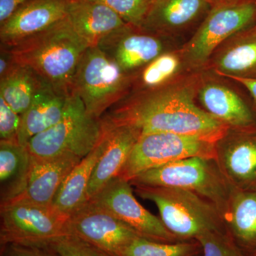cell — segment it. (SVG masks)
<instances>
[{"mask_svg":"<svg viewBox=\"0 0 256 256\" xmlns=\"http://www.w3.org/2000/svg\"><path fill=\"white\" fill-rule=\"evenodd\" d=\"M18 64L33 69L56 90L72 94L77 66L87 45L74 32L68 18L44 31L6 46Z\"/></svg>","mask_w":256,"mask_h":256,"instance_id":"2","label":"cell"},{"mask_svg":"<svg viewBox=\"0 0 256 256\" xmlns=\"http://www.w3.org/2000/svg\"><path fill=\"white\" fill-rule=\"evenodd\" d=\"M102 132L101 119L88 114L82 100L72 94L60 122L32 138L26 148L35 158L74 156L82 160L97 146Z\"/></svg>","mask_w":256,"mask_h":256,"instance_id":"6","label":"cell"},{"mask_svg":"<svg viewBox=\"0 0 256 256\" xmlns=\"http://www.w3.org/2000/svg\"><path fill=\"white\" fill-rule=\"evenodd\" d=\"M100 254L101 256H109L106 255V254H104V252H100Z\"/></svg>","mask_w":256,"mask_h":256,"instance_id":"38","label":"cell"},{"mask_svg":"<svg viewBox=\"0 0 256 256\" xmlns=\"http://www.w3.org/2000/svg\"><path fill=\"white\" fill-rule=\"evenodd\" d=\"M152 1H153V0H152Z\"/></svg>","mask_w":256,"mask_h":256,"instance_id":"39","label":"cell"},{"mask_svg":"<svg viewBox=\"0 0 256 256\" xmlns=\"http://www.w3.org/2000/svg\"><path fill=\"white\" fill-rule=\"evenodd\" d=\"M202 248L196 240L176 242H154L138 236L121 256H200Z\"/></svg>","mask_w":256,"mask_h":256,"instance_id":"27","label":"cell"},{"mask_svg":"<svg viewBox=\"0 0 256 256\" xmlns=\"http://www.w3.org/2000/svg\"><path fill=\"white\" fill-rule=\"evenodd\" d=\"M212 8L218 5H222L224 4H228V3L234 2L238 1V0H208Z\"/></svg>","mask_w":256,"mask_h":256,"instance_id":"36","label":"cell"},{"mask_svg":"<svg viewBox=\"0 0 256 256\" xmlns=\"http://www.w3.org/2000/svg\"><path fill=\"white\" fill-rule=\"evenodd\" d=\"M242 84L244 87L252 94L256 102V77L255 78H246V77L228 76Z\"/></svg>","mask_w":256,"mask_h":256,"instance_id":"35","label":"cell"},{"mask_svg":"<svg viewBox=\"0 0 256 256\" xmlns=\"http://www.w3.org/2000/svg\"><path fill=\"white\" fill-rule=\"evenodd\" d=\"M102 126L107 136V144L89 182L87 202L109 182L118 176L141 134L138 130L130 126H111L104 122Z\"/></svg>","mask_w":256,"mask_h":256,"instance_id":"16","label":"cell"},{"mask_svg":"<svg viewBox=\"0 0 256 256\" xmlns=\"http://www.w3.org/2000/svg\"><path fill=\"white\" fill-rule=\"evenodd\" d=\"M248 256H256V250L255 252H252V254H250V255H248Z\"/></svg>","mask_w":256,"mask_h":256,"instance_id":"37","label":"cell"},{"mask_svg":"<svg viewBox=\"0 0 256 256\" xmlns=\"http://www.w3.org/2000/svg\"><path fill=\"white\" fill-rule=\"evenodd\" d=\"M0 244L52 246L66 236L69 216L53 204L42 205L22 200L1 203Z\"/></svg>","mask_w":256,"mask_h":256,"instance_id":"7","label":"cell"},{"mask_svg":"<svg viewBox=\"0 0 256 256\" xmlns=\"http://www.w3.org/2000/svg\"><path fill=\"white\" fill-rule=\"evenodd\" d=\"M216 143L172 132L141 134L118 176L130 182L148 170L193 156L216 160Z\"/></svg>","mask_w":256,"mask_h":256,"instance_id":"8","label":"cell"},{"mask_svg":"<svg viewBox=\"0 0 256 256\" xmlns=\"http://www.w3.org/2000/svg\"><path fill=\"white\" fill-rule=\"evenodd\" d=\"M132 186H164L193 192L212 202L224 216L234 186L225 178L216 160L193 156L153 168L131 181Z\"/></svg>","mask_w":256,"mask_h":256,"instance_id":"4","label":"cell"},{"mask_svg":"<svg viewBox=\"0 0 256 256\" xmlns=\"http://www.w3.org/2000/svg\"><path fill=\"white\" fill-rule=\"evenodd\" d=\"M111 126H130L141 134L172 132L216 142L229 127L198 107L186 87H162L124 98L102 117Z\"/></svg>","mask_w":256,"mask_h":256,"instance_id":"1","label":"cell"},{"mask_svg":"<svg viewBox=\"0 0 256 256\" xmlns=\"http://www.w3.org/2000/svg\"><path fill=\"white\" fill-rule=\"evenodd\" d=\"M196 240L201 246L202 256H247L227 232L210 230Z\"/></svg>","mask_w":256,"mask_h":256,"instance_id":"28","label":"cell"},{"mask_svg":"<svg viewBox=\"0 0 256 256\" xmlns=\"http://www.w3.org/2000/svg\"><path fill=\"white\" fill-rule=\"evenodd\" d=\"M66 236L80 239L109 256H121L140 236L134 229L90 201L69 216Z\"/></svg>","mask_w":256,"mask_h":256,"instance_id":"10","label":"cell"},{"mask_svg":"<svg viewBox=\"0 0 256 256\" xmlns=\"http://www.w3.org/2000/svg\"><path fill=\"white\" fill-rule=\"evenodd\" d=\"M30 160L31 156L26 146L0 141L1 203L13 200L22 191Z\"/></svg>","mask_w":256,"mask_h":256,"instance_id":"23","label":"cell"},{"mask_svg":"<svg viewBox=\"0 0 256 256\" xmlns=\"http://www.w3.org/2000/svg\"><path fill=\"white\" fill-rule=\"evenodd\" d=\"M132 78L98 47H88L74 74L72 94L82 100L88 114L100 119L127 97Z\"/></svg>","mask_w":256,"mask_h":256,"instance_id":"5","label":"cell"},{"mask_svg":"<svg viewBox=\"0 0 256 256\" xmlns=\"http://www.w3.org/2000/svg\"><path fill=\"white\" fill-rule=\"evenodd\" d=\"M70 96L58 92L45 82L34 96L28 110L21 116L18 144L26 146L32 138L60 122Z\"/></svg>","mask_w":256,"mask_h":256,"instance_id":"19","label":"cell"},{"mask_svg":"<svg viewBox=\"0 0 256 256\" xmlns=\"http://www.w3.org/2000/svg\"><path fill=\"white\" fill-rule=\"evenodd\" d=\"M204 110L217 120L232 128H250L254 117L242 98L228 87L207 84L198 92Z\"/></svg>","mask_w":256,"mask_h":256,"instance_id":"22","label":"cell"},{"mask_svg":"<svg viewBox=\"0 0 256 256\" xmlns=\"http://www.w3.org/2000/svg\"><path fill=\"white\" fill-rule=\"evenodd\" d=\"M68 0H30L0 25L1 45L12 46L67 18Z\"/></svg>","mask_w":256,"mask_h":256,"instance_id":"14","label":"cell"},{"mask_svg":"<svg viewBox=\"0 0 256 256\" xmlns=\"http://www.w3.org/2000/svg\"><path fill=\"white\" fill-rule=\"evenodd\" d=\"M67 18L88 47H97L104 38L127 24L108 6L92 0H68Z\"/></svg>","mask_w":256,"mask_h":256,"instance_id":"18","label":"cell"},{"mask_svg":"<svg viewBox=\"0 0 256 256\" xmlns=\"http://www.w3.org/2000/svg\"><path fill=\"white\" fill-rule=\"evenodd\" d=\"M52 247L60 256H101L100 252L94 247L70 236L60 237Z\"/></svg>","mask_w":256,"mask_h":256,"instance_id":"31","label":"cell"},{"mask_svg":"<svg viewBox=\"0 0 256 256\" xmlns=\"http://www.w3.org/2000/svg\"><path fill=\"white\" fill-rule=\"evenodd\" d=\"M1 256H60L52 246L40 247L18 244L1 246Z\"/></svg>","mask_w":256,"mask_h":256,"instance_id":"32","label":"cell"},{"mask_svg":"<svg viewBox=\"0 0 256 256\" xmlns=\"http://www.w3.org/2000/svg\"><path fill=\"white\" fill-rule=\"evenodd\" d=\"M134 188L138 196L156 205L160 220L180 242L196 240L198 236L210 230L226 232L218 208L193 192L164 186Z\"/></svg>","mask_w":256,"mask_h":256,"instance_id":"3","label":"cell"},{"mask_svg":"<svg viewBox=\"0 0 256 256\" xmlns=\"http://www.w3.org/2000/svg\"><path fill=\"white\" fill-rule=\"evenodd\" d=\"M107 136L104 132L96 148L69 173L56 194L53 205L70 215L87 202V190L98 162L105 151Z\"/></svg>","mask_w":256,"mask_h":256,"instance_id":"21","label":"cell"},{"mask_svg":"<svg viewBox=\"0 0 256 256\" xmlns=\"http://www.w3.org/2000/svg\"><path fill=\"white\" fill-rule=\"evenodd\" d=\"M30 0H0V25L2 24L24 4Z\"/></svg>","mask_w":256,"mask_h":256,"instance_id":"34","label":"cell"},{"mask_svg":"<svg viewBox=\"0 0 256 256\" xmlns=\"http://www.w3.org/2000/svg\"><path fill=\"white\" fill-rule=\"evenodd\" d=\"M89 201L110 212L134 229L140 236L162 242H180L160 218L138 202L133 195L132 185L124 178H114Z\"/></svg>","mask_w":256,"mask_h":256,"instance_id":"11","label":"cell"},{"mask_svg":"<svg viewBox=\"0 0 256 256\" xmlns=\"http://www.w3.org/2000/svg\"><path fill=\"white\" fill-rule=\"evenodd\" d=\"M163 36L126 24L99 44V48L124 72L133 75L164 53Z\"/></svg>","mask_w":256,"mask_h":256,"instance_id":"12","label":"cell"},{"mask_svg":"<svg viewBox=\"0 0 256 256\" xmlns=\"http://www.w3.org/2000/svg\"><path fill=\"white\" fill-rule=\"evenodd\" d=\"M180 64V60L174 54H162L133 74L132 88L141 92L164 87L178 72Z\"/></svg>","mask_w":256,"mask_h":256,"instance_id":"26","label":"cell"},{"mask_svg":"<svg viewBox=\"0 0 256 256\" xmlns=\"http://www.w3.org/2000/svg\"><path fill=\"white\" fill-rule=\"evenodd\" d=\"M225 47L216 60V67L225 76L254 78L256 74V32L238 37Z\"/></svg>","mask_w":256,"mask_h":256,"instance_id":"25","label":"cell"},{"mask_svg":"<svg viewBox=\"0 0 256 256\" xmlns=\"http://www.w3.org/2000/svg\"><path fill=\"white\" fill-rule=\"evenodd\" d=\"M108 6L124 20L133 26H140L152 0H92Z\"/></svg>","mask_w":256,"mask_h":256,"instance_id":"29","label":"cell"},{"mask_svg":"<svg viewBox=\"0 0 256 256\" xmlns=\"http://www.w3.org/2000/svg\"><path fill=\"white\" fill-rule=\"evenodd\" d=\"M249 128H229L216 143L217 164L234 188H256V136Z\"/></svg>","mask_w":256,"mask_h":256,"instance_id":"13","label":"cell"},{"mask_svg":"<svg viewBox=\"0 0 256 256\" xmlns=\"http://www.w3.org/2000/svg\"><path fill=\"white\" fill-rule=\"evenodd\" d=\"M212 9L208 0H153L140 28L166 36L204 18Z\"/></svg>","mask_w":256,"mask_h":256,"instance_id":"17","label":"cell"},{"mask_svg":"<svg viewBox=\"0 0 256 256\" xmlns=\"http://www.w3.org/2000/svg\"><path fill=\"white\" fill-rule=\"evenodd\" d=\"M45 82L33 69L18 64L11 73L0 79V97L22 116Z\"/></svg>","mask_w":256,"mask_h":256,"instance_id":"24","label":"cell"},{"mask_svg":"<svg viewBox=\"0 0 256 256\" xmlns=\"http://www.w3.org/2000/svg\"><path fill=\"white\" fill-rule=\"evenodd\" d=\"M21 114L15 112L6 101L0 97V139L1 141L18 142L21 127Z\"/></svg>","mask_w":256,"mask_h":256,"instance_id":"30","label":"cell"},{"mask_svg":"<svg viewBox=\"0 0 256 256\" xmlns=\"http://www.w3.org/2000/svg\"><path fill=\"white\" fill-rule=\"evenodd\" d=\"M230 236L247 256L256 250V188H234L223 216Z\"/></svg>","mask_w":256,"mask_h":256,"instance_id":"20","label":"cell"},{"mask_svg":"<svg viewBox=\"0 0 256 256\" xmlns=\"http://www.w3.org/2000/svg\"><path fill=\"white\" fill-rule=\"evenodd\" d=\"M80 160L74 156L53 158H38L31 156L22 191L12 200H22L42 205L53 204L60 185Z\"/></svg>","mask_w":256,"mask_h":256,"instance_id":"15","label":"cell"},{"mask_svg":"<svg viewBox=\"0 0 256 256\" xmlns=\"http://www.w3.org/2000/svg\"><path fill=\"white\" fill-rule=\"evenodd\" d=\"M256 18L254 0L213 6L188 43L186 58L194 65H202L220 44L250 26Z\"/></svg>","mask_w":256,"mask_h":256,"instance_id":"9","label":"cell"},{"mask_svg":"<svg viewBox=\"0 0 256 256\" xmlns=\"http://www.w3.org/2000/svg\"><path fill=\"white\" fill-rule=\"evenodd\" d=\"M14 54L8 47L0 46V79L11 73L18 65Z\"/></svg>","mask_w":256,"mask_h":256,"instance_id":"33","label":"cell"}]
</instances>
